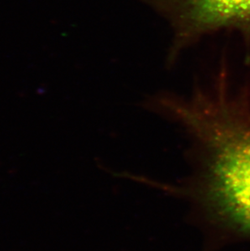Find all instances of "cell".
<instances>
[{
	"instance_id": "cell-2",
	"label": "cell",
	"mask_w": 250,
	"mask_h": 251,
	"mask_svg": "<svg viewBox=\"0 0 250 251\" xmlns=\"http://www.w3.org/2000/svg\"><path fill=\"white\" fill-rule=\"evenodd\" d=\"M165 18L173 29L169 60L210 33L250 25V0H141Z\"/></svg>"
},
{
	"instance_id": "cell-1",
	"label": "cell",
	"mask_w": 250,
	"mask_h": 251,
	"mask_svg": "<svg viewBox=\"0 0 250 251\" xmlns=\"http://www.w3.org/2000/svg\"><path fill=\"white\" fill-rule=\"evenodd\" d=\"M241 104L226 93L208 95L183 125L199 152L190 194L209 221L250 237V121Z\"/></svg>"
}]
</instances>
